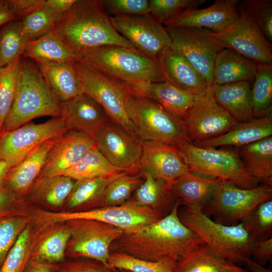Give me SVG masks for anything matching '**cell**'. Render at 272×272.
Here are the masks:
<instances>
[{"mask_svg": "<svg viewBox=\"0 0 272 272\" xmlns=\"http://www.w3.org/2000/svg\"><path fill=\"white\" fill-rule=\"evenodd\" d=\"M180 201L177 199L171 211L159 220L135 230L123 232L111 245L110 253L121 252L139 259L158 261H178L204 245L178 216Z\"/></svg>", "mask_w": 272, "mask_h": 272, "instance_id": "obj_1", "label": "cell"}, {"mask_svg": "<svg viewBox=\"0 0 272 272\" xmlns=\"http://www.w3.org/2000/svg\"><path fill=\"white\" fill-rule=\"evenodd\" d=\"M52 32L77 54L107 45L134 48L115 30L100 1L76 0Z\"/></svg>", "mask_w": 272, "mask_h": 272, "instance_id": "obj_2", "label": "cell"}, {"mask_svg": "<svg viewBox=\"0 0 272 272\" xmlns=\"http://www.w3.org/2000/svg\"><path fill=\"white\" fill-rule=\"evenodd\" d=\"M62 113V103L49 88L35 62L22 57L16 95L2 132L15 129L38 117H61Z\"/></svg>", "mask_w": 272, "mask_h": 272, "instance_id": "obj_3", "label": "cell"}, {"mask_svg": "<svg viewBox=\"0 0 272 272\" xmlns=\"http://www.w3.org/2000/svg\"><path fill=\"white\" fill-rule=\"evenodd\" d=\"M125 84L165 81L158 60L134 48L107 45L77 54V60Z\"/></svg>", "mask_w": 272, "mask_h": 272, "instance_id": "obj_4", "label": "cell"}, {"mask_svg": "<svg viewBox=\"0 0 272 272\" xmlns=\"http://www.w3.org/2000/svg\"><path fill=\"white\" fill-rule=\"evenodd\" d=\"M202 208L183 206L178 209L180 221L214 253L236 264L251 258L253 241L242 223L227 225L208 216Z\"/></svg>", "mask_w": 272, "mask_h": 272, "instance_id": "obj_5", "label": "cell"}, {"mask_svg": "<svg viewBox=\"0 0 272 272\" xmlns=\"http://www.w3.org/2000/svg\"><path fill=\"white\" fill-rule=\"evenodd\" d=\"M177 147L189 171L228 181L242 188L259 185V181L246 170L238 151L227 147L201 148L190 142Z\"/></svg>", "mask_w": 272, "mask_h": 272, "instance_id": "obj_6", "label": "cell"}, {"mask_svg": "<svg viewBox=\"0 0 272 272\" xmlns=\"http://www.w3.org/2000/svg\"><path fill=\"white\" fill-rule=\"evenodd\" d=\"M126 107L137 134L142 141L160 142L176 147L191 143L183 120L154 101L136 95L129 90Z\"/></svg>", "mask_w": 272, "mask_h": 272, "instance_id": "obj_7", "label": "cell"}, {"mask_svg": "<svg viewBox=\"0 0 272 272\" xmlns=\"http://www.w3.org/2000/svg\"><path fill=\"white\" fill-rule=\"evenodd\" d=\"M73 65L82 93L95 100L113 122L138 137L126 107L129 92L127 85L79 61Z\"/></svg>", "mask_w": 272, "mask_h": 272, "instance_id": "obj_8", "label": "cell"}, {"mask_svg": "<svg viewBox=\"0 0 272 272\" xmlns=\"http://www.w3.org/2000/svg\"><path fill=\"white\" fill-rule=\"evenodd\" d=\"M163 216L149 208L140 206L131 198L125 203L76 213L51 212L36 209L33 218L39 225L84 219L94 220L110 224L121 229L123 232L135 230L156 222Z\"/></svg>", "mask_w": 272, "mask_h": 272, "instance_id": "obj_9", "label": "cell"}, {"mask_svg": "<svg viewBox=\"0 0 272 272\" xmlns=\"http://www.w3.org/2000/svg\"><path fill=\"white\" fill-rule=\"evenodd\" d=\"M272 199L271 186L262 184L245 189L220 180L211 200L202 209L209 217L227 225L243 222L260 203Z\"/></svg>", "mask_w": 272, "mask_h": 272, "instance_id": "obj_10", "label": "cell"}, {"mask_svg": "<svg viewBox=\"0 0 272 272\" xmlns=\"http://www.w3.org/2000/svg\"><path fill=\"white\" fill-rule=\"evenodd\" d=\"M66 222L70 229L65 250L66 258L91 259L109 266L108 259L111 245L123 231L94 220L77 219Z\"/></svg>", "mask_w": 272, "mask_h": 272, "instance_id": "obj_11", "label": "cell"}, {"mask_svg": "<svg viewBox=\"0 0 272 272\" xmlns=\"http://www.w3.org/2000/svg\"><path fill=\"white\" fill-rule=\"evenodd\" d=\"M211 36L224 48L232 50L257 64L272 65V47L251 15L240 3L238 19Z\"/></svg>", "mask_w": 272, "mask_h": 272, "instance_id": "obj_12", "label": "cell"}, {"mask_svg": "<svg viewBox=\"0 0 272 272\" xmlns=\"http://www.w3.org/2000/svg\"><path fill=\"white\" fill-rule=\"evenodd\" d=\"M67 131L62 116L40 123L29 122L0 133V160L11 168L18 165L43 143Z\"/></svg>", "mask_w": 272, "mask_h": 272, "instance_id": "obj_13", "label": "cell"}, {"mask_svg": "<svg viewBox=\"0 0 272 272\" xmlns=\"http://www.w3.org/2000/svg\"><path fill=\"white\" fill-rule=\"evenodd\" d=\"M165 27L171 38L170 47L194 67L209 86H212L214 61L224 48L211 36V31L194 27Z\"/></svg>", "mask_w": 272, "mask_h": 272, "instance_id": "obj_14", "label": "cell"}, {"mask_svg": "<svg viewBox=\"0 0 272 272\" xmlns=\"http://www.w3.org/2000/svg\"><path fill=\"white\" fill-rule=\"evenodd\" d=\"M182 120L192 143L218 137L238 123L216 102L212 86L196 96Z\"/></svg>", "mask_w": 272, "mask_h": 272, "instance_id": "obj_15", "label": "cell"}, {"mask_svg": "<svg viewBox=\"0 0 272 272\" xmlns=\"http://www.w3.org/2000/svg\"><path fill=\"white\" fill-rule=\"evenodd\" d=\"M115 30L137 50L158 60L162 52L171 46V40L164 25L150 14L140 16H113Z\"/></svg>", "mask_w": 272, "mask_h": 272, "instance_id": "obj_16", "label": "cell"}, {"mask_svg": "<svg viewBox=\"0 0 272 272\" xmlns=\"http://www.w3.org/2000/svg\"><path fill=\"white\" fill-rule=\"evenodd\" d=\"M95 146L113 166L132 173L140 170L142 141L110 119L94 135Z\"/></svg>", "mask_w": 272, "mask_h": 272, "instance_id": "obj_17", "label": "cell"}, {"mask_svg": "<svg viewBox=\"0 0 272 272\" xmlns=\"http://www.w3.org/2000/svg\"><path fill=\"white\" fill-rule=\"evenodd\" d=\"M240 3L238 0H216L206 8L183 11L163 24L165 27H194L218 33L238 19Z\"/></svg>", "mask_w": 272, "mask_h": 272, "instance_id": "obj_18", "label": "cell"}, {"mask_svg": "<svg viewBox=\"0 0 272 272\" xmlns=\"http://www.w3.org/2000/svg\"><path fill=\"white\" fill-rule=\"evenodd\" d=\"M139 166L169 185L188 171L176 146L157 141H142Z\"/></svg>", "mask_w": 272, "mask_h": 272, "instance_id": "obj_19", "label": "cell"}, {"mask_svg": "<svg viewBox=\"0 0 272 272\" xmlns=\"http://www.w3.org/2000/svg\"><path fill=\"white\" fill-rule=\"evenodd\" d=\"M94 147L93 137L67 130L52 147L40 176L61 175Z\"/></svg>", "mask_w": 272, "mask_h": 272, "instance_id": "obj_20", "label": "cell"}, {"mask_svg": "<svg viewBox=\"0 0 272 272\" xmlns=\"http://www.w3.org/2000/svg\"><path fill=\"white\" fill-rule=\"evenodd\" d=\"M62 117L67 130L93 137L110 120L104 109L84 93L62 103Z\"/></svg>", "mask_w": 272, "mask_h": 272, "instance_id": "obj_21", "label": "cell"}, {"mask_svg": "<svg viewBox=\"0 0 272 272\" xmlns=\"http://www.w3.org/2000/svg\"><path fill=\"white\" fill-rule=\"evenodd\" d=\"M61 135L43 143L20 163L11 168L3 187L25 199L40 176L50 150Z\"/></svg>", "mask_w": 272, "mask_h": 272, "instance_id": "obj_22", "label": "cell"}, {"mask_svg": "<svg viewBox=\"0 0 272 272\" xmlns=\"http://www.w3.org/2000/svg\"><path fill=\"white\" fill-rule=\"evenodd\" d=\"M35 226L37 232L29 262L57 264L65 261L70 236L67 223L60 222Z\"/></svg>", "mask_w": 272, "mask_h": 272, "instance_id": "obj_23", "label": "cell"}, {"mask_svg": "<svg viewBox=\"0 0 272 272\" xmlns=\"http://www.w3.org/2000/svg\"><path fill=\"white\" fill-rule=\"evenodd\" d=\"M158 61L165 81L174 87L196 95L209 87L194 67L171 47L162 52Z\"/></svg>", "mask_w": 272, "mask_h": 272, "instance_id": "obj_24", "label": "cell"}, {"mask_svg": "<svg viewBox=\"0 0 272 272\" xmlns=\"http://www.w3.org/2000/svg\"><path fill=\"white\" fill-rule=\"evenodd\" d=\"M75 182L64 175L39 176L25 200L30 206L43 211L61 212Z\"/></svg>", "mask_w": 272, "mask_h": 272, "instance_id": "obj_25", "label": "cell"}, {"mask_svg": "<svg viewBox=\"0 0 272 272\" xmlns=\"http://www.w3.org/2000/svg\"><path fill=\"white\" fill-rule=\"evenodd\" d=\"M126 85L133 93L154 101L181 120L197 96L180 90L166 81Z\"/></svg>", "mask_w": 272, "mask_h": 272, "instance_id": "obj_26", "label": "cell"}, {"mask_svg": "<svg viewBox=\"0 0 272 272\" xmlns=\"http://www.w3.org/2000/svg\"><path fill=\"white\" fill-rule=\"evenodd\" d=\"M271 135V113L262 117L238 122L223 134L193 144L205 148L227 147L240 148Z\"/></svg>", "mask_w": 272, "mask_h": 272, "instance_id": "obj_27", "label": "cell"}, {"mask_svg": "<svg viewBox=\"0 0 272 272\" xmlns=\"http://www.w3.org/2000/svg\"><path fill=\"white\" fill-rule=\"evenodd\" d=\"M220 179L188 171L174 181L170 188L181 205L206 207L213 197Z\"/></svg>", "mask_w": 272, "mask_h": 272, "instance_id": "obj_28", "label": "cell"}, {"mask_svg": "<svg viewBox=\"0 0 272 272\" xmlns=\"http://www.w3.org/2000/svg\"><path fill=\"white\" fill-rule=\"evenodd\" d=\"M257 64L239 53L223 48L217 54L213 72V85L253 82Z\"/></svg>", "mask_w": 272, "mask_h": 272, "instance_id": "obj_29", "label": "cell"}, {"mask_svg": "<svg viewBox=\"0 0 272 272\" xmlns=\"http://www.w3.org/2000/svg\"><path fill=\"white\" fill-rule=\"evenodd\" d=\"M250 83L239 82L212 86L216 102L238 122L253 118Z\"/></svg>", "mask_w": 272, "mask_h": 272, "instance_id": "obj_30", "label": "cell"}, {"mask_svg": "<svg viewBox=\"0 0 272 272\" xmlns=\"http://www.w3.org/2000/svg\"><path fill=\"white\" fill-rule=\"evenodd\" d=\"M124 172L75 181L61 212L76 213L98 209L100 201L107 185Z\"/></svg>", "mask_w": 272, "mask_h": 272, "instance_id": "obj_31", "label": "cell"}, {"mask_svg": "<svg viewBox=\"0 0 272 272\" xmlns=\"http://www.w3.org/2000/svg\"><path fill=\"white\" fill-rule=\"evenodd\" d=\"M35 62L49 88L62 103L83 93L74 62Z\"/></svg>", "mask_w": 272, "mask_h": 272, "instance_id": "obj_32", "label": "cell"}, {"mask_svg": "<svg viewBox=\"0 0 272 272\" xmlns=\"http://www.w3.org/2000/svg\"><path fill=\"white\" fill-rule=\"evenodd\" d=\"M144 180L132 198L140 206L149 208L163 217L172 210L177 199L164 181L146 171H142Z\"/></svg>", "mask_w": 272, "mask_h": 272, "instance_id": "obj_33", "label": "cell"}, {"mask_svg": "<svg viewBox=\"0 0 272 272\" xmlns=\"http://www.w3.org/2000/svg\"><path fill=\"white\" fill-rule=\"evenodd\" d=\"M248 172L263 184L272 185V136L239 148Z\"/></svg>", "mask_w": 272, "mask_h": 272, "instance_id": "obj_34", "label": "cell"}, {"mask_svg": "<svg viewBox=\"0 0 272 272\" xmlns=\"http://www.w3.org/2000/svg\"><path fill=\"white\" fill-rule=\"evenodd\" d=\"M22 57L35 62H72L77 60V54L52 31L28 41Z\"/></svg>", "mask_w": 272, "mask_h": 272, "instance_id": "obj_35", "label": "cell"}, {"mask_svg": "<svg viewBox=\"0 0 272 272\" xmlns=\"http://www.w3.org/2000/svg\"><path fill=\"white\" fill-rule=\"evenodd\" d=\"M242 269L217 255L204 244L177 261L175 272H239Z\"/></svg>", "mask_w": 272, "mask_h": 272, "instance_id": "obj_36", "label": "cell"}, {"mask_svg": "<svg viewBox=\"0 0 272 272\" xmlns=\"http://www.w3.org/2000/svg\"><path fill=\"white\" fill-rule=\"evenodd\" d=\"M122 172H130L111 164L95 146L89 150L75 166L61 175L77 181L113 175Z\"/></svg>", "mask_w": 272, "mask_h": 272, "instance_id": "obj_37", "label": "cell"}, {"mask_svg": "<svg viewBox=\"0 0 272 272\" xmlns=\"http://www.w3.org/2000/svg\"><path fill=\"white\" fill-rule=\"evenodd\" d=\"M253 118H260L271 113L272 65L257 64V72L251 86Z\"/></svg>", "mask_w": 272, "mask_h": 272, "instance_id": "obj_38", "label": "cell"}, {"mask_svg": "<svg viewBox=\"0 0 272 272\" xmlns=\"http://www.w3.org/2000/svg\"><path fill=\"white\" fill-rule=\"evenodd\" d=\"M36 232L37 228L30 220L8 253L0 268V272L25 271Z\"/></svg>", "mask_w": 272, "mask_h": 272, "instance_id": "obj_39", "label": "cell"}, {"mask_svg": "<svg viewBox=\"0 0 272 272\" xmlns=\"http://www.w3.org/2000/svg\"><path fill=\"white\" fill-rule=\"evenodd\" d=\"M144 180V176L142 171L135 174L124 172L107 185L98 208L119 206L125 203Z\"/></svg>", "mask_w": 272, "mask_h": 272, "instance_id": "obj_40", "label": "cell"}, {"mask_svg": "<svg viewBox=\"0 0 272 272\" xmlns=\"http://www.w3.org/2000/svg\"><path fill=\"white\" fill-rule=\"evenodd\" d=\"M21 63L20 56L0 68V133L16 95Z\"/></svg>", "mask_w": 272, "mask_h": 272, "instance_id": "obj_41", "label": "cell"}, {"mask_svg": "<svg viewBox=\"0 0 272 272\" xmlns=\"http://www.w3.org/2000/svg\"><path fill=\"white\" fill-rule=\"evenodd\" d=\"M27 42L21 20L5 25L0 30V68L22 56Z\"/></svg>", "mask_w": 272, "mask_h": 272, "instance_id": "obj_42", "label": "cell"}, {"mask_svg": "<svg viewBox=\"0 0 272 272\" xmlns=\"http://www.w3.org/2000/svg\"><path fill=\"white\" fill-rule=\"evenodd\" d=\"M176 262L170 259L148 261L121 252L110 253L108 259V264L112 269L131 272H175Z\"/></svg>", "mask_w": 272, "mask_h": 272, "instance_id": "obj_43", "label": "cell"}, {"mask_svg": "<svg viewBox=\"0 0 272 272\" xmlns=\"http://www.w3.org/2000/svg\"><path fill=\"white\" fill-rule=\"evenodd\" d=\"M62 14L44 7L21 20L22 31L26 39L34 40L51 32Z\"/></svg>", "mask_w": 272, "mask_h": 272, "instance_id": "obj_44", "label": "cell"}, {"mask_svg": "<svg viewBox=\"0 0 272 272\" xmlns=\"http://www.w3.org/2000/svg\"><path fill=\"white\" fill-rule=\"evenodd\" d=\"M242 223L253 241L271 236L272 199L258 205Z\"/></svg>", "mask_w": 272, "mask_h": 272, "instance_id": "obj_45", "label": "cell"}, {"mask_svg": "<svg viewBox=\"0 0 272 272\" xmlns=\"http://www.w3.org/2000/svg\"><path fill=\"white\" fill-rule=\"evenodd\" d=\"M30 222V218L26 216L0 218V268L18 237Z\"/></svg>", "mask_w": 272, "mask_h": 272, "instance_id": "obj_46", "label": "cell"}, {"mask_svg": "<svg viewBox=\"0 0 272 272\" xmlns=\"http://www.w3.org/2000/svg\"><path fill=\"white\" fill-rule=\"evenodd\" d=\"M149 14L163 24L180 12L197 8L206 0H150Z\"/></svg>", "mask_w": 272, "mask_h": 272, "instance_id": "obj_47", "label": "cell"}, {"mask_svg": "<svg viewBox=\"0 0 272 272\" xmlns=\"http://www.w3.org/2000/svg\"><path fill=\"white\" fill-rule=\"evenodd\" d=\"M251 15L266 40L272 42V1L244 0L240 2Z\"/></svg>", "mask_w": 272, "mask_h": 272, "instance_id": "obj_48", "label": "cell"}, {"mask_svg": "<svg viewBox=\"0 0 272 272\" xmlns=\"http://www.w3.org/2000/svg\"><path fill=\"white\" fill-rule=\"evenodd\" d=\"M101 5L108 15L140 16L149 14L148 0H104Z\"/></svg>", "mask_w": 272, "mask_h": 272, "instance_id": "obj_49", "label": "cell"}, {"mask_svg": "<svg viewBox=\"0 0 272 272\" xmlns=\"http://www.w3.org/2000/svg\"><path fill=\"white\" fill-rule=\"evenodd\" d=\"M30 208L25 199L4 187L0 188V218L16 216L29 217Z\"/></svg>", "mask_w": 272, "mask_h": 272, "instance_id": "obj_50", "label": "cell"}, {"mask_svg": "<svg viewBox=\"0 0 272 272\" xmlns=\"http://www.w3.org/2000/svg\"><path fill=\"white\" fill-rule=\"evenodd\" d=\"M56 272H115V270L91 259L66 258L57 264Z\"/></svg>", "mask_w": 272, "mask_h": 272, "instance_id": "obj_51", "label": "cell"}, {"mask_svg": "<svg viewBox=\"0 0 272 272\" xmlns=\"http://www.w3.org/2000/svg\"><path fill=\"white\" fill-rule=\"evenodd\" d=\"M18 20H22L44 6L45 0H3Z\"/></svg>", "mask_w": 272, "mask_h": 272, "instance_id": "obj_52", "label": "cell"}, {"mask_svg": "<svg viewBox=\"0 0 272 272\" xmlns=\"http://www.w3.org/2000/svg\"><path fill=\"white\" fill-rule=\"evenodd\" d=\"M272 236L255 240L253 242L251 258L263 265L271 259Z\"/></svg>", "mask_w": 272, "mask_h": 272, "instance_id": "obj_53", "label": "cell"}, {"mask_svg": "<svg viewBox=\"0 0 272 272\" xmlns=\"http://www.w3.org/2000/svg\"><path fill=\"white\" fill-rule=\"evenodd\" d=\"M76 1V0H45L44 7L63 14L68 11Z\"/></svg>", "mask_w": 272, "mask_h": 272, "instance_id": "obj_54", "label": "cell"}, {"mask_svg": "<svg viewBox=\"0 0 272 272\" xmlns=\"http://www.w3.org/2000/svg\"><path fill=\"white\" fill-rule=\"evenodd\" d=\"M57 264L29 262L25 272H56Z\"/></svg>", "mask_w": 272, "mask_h": 272, "instance_id": "obj_55", "label": "cell"}, {"mask_svg": "<svg viewBox=\"0 0 272 272\" xmlns=\"http://www.w3.org/2000/svg\"><path fill=\"white\" fill-rule=\"evenodd\" d=\"M17 18L5 5L3 0H0V27Z\"/></svg>", "mask_w": 272, "mask_h": 272, "instance_id": "obj_56", "label": "cell"}, {"mask_svg": "<svg viewBox=\"0 0 272 272\" xmlns=\"http://www.w3.org/2000/svg\"><path fill=\"white\" fill-rule=\"evenodd\" d=\"M250 272H271V270L265 268L251 258L248 259L245 263Z\"/></svg>", "mask_w": 272, "mask_h": 272, "instance_id": "obj_57", "label": "cell"}, {"mask_svg": "<svg viewBox=\"0 0 272 272\" xmlns=\"http://www.w3.org/2000/svg\"><path fill=\"white\" fill-rule=\"evenodd\" d=\"M11 167L5 162L0 160V188L3 187L6 176Z\"/></svg>", "mask_w": 272, "mask_h": 272, "instance_id": "obj_58", "label": "cell"}, {"mask_svg": "<svg viewBox=\"0 0 272 272\" xmlns=\"http://www.w3.org/2000/svg\"><path fill=\"white\" fill-rule=\"evenodd\" d=\"M115 272H131L126 270H115Z\"/></svg>", "mask_w": 272, "mask_h": 272, "instance_id": "obj_59", "label": "cell"}, {"mask_svg": "<svg viewBox=\"0 0 272 272\" xmlns=\"http://www.w3.org/2000/svg\"><path fill=\"white\" fill-rule=\"evenodd\" d=\"M239 272H250L248 269L243 268Z\"/></svg>", "mask_w": 272, "mask_h": 272, "instance_id": "obj_60", "label": "cell"}]
</instances>
